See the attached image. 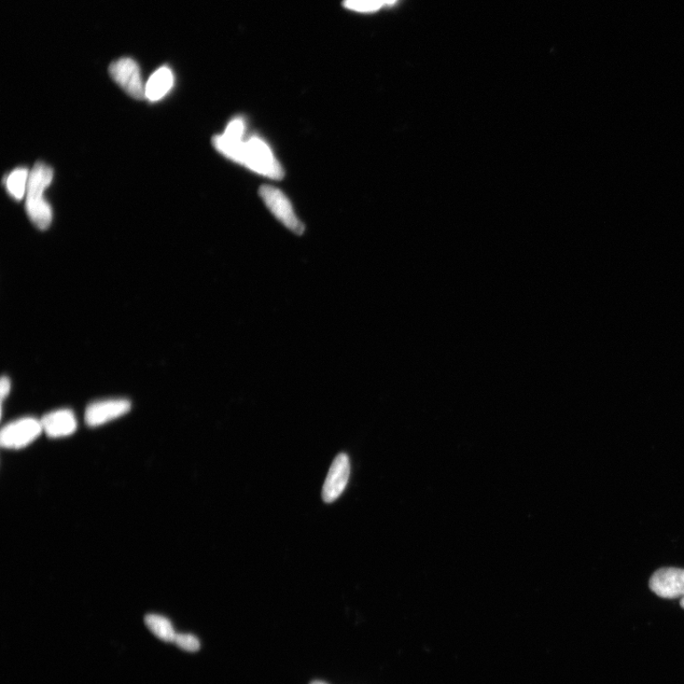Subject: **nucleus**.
I'll return each instance as SVG.
<instances>
[{"instance_id":"obj_1","label":"nucleus","mask_w":684,"mask_h":684,"mask_svg":"<svg viewBox=\"0 0 684 684\" xmlns=\"http://www.w3.org/2000/svg\"><path fill=\"white\" fill-rule=\"evenodd\" d=\"M244 137V134L226 131L214 136L213 143L223 157L246 166L250 171L274 180L283 179V166L267 143L259 137H251L248 141H245Z\"/></svg>"},{"instance_id":"obj_2","label":"nucleus","mask_w":684,"mask_h":684,"mask_svg":"<svg viewBox=\"0 0 684 684\" xmlns=\"http://www.w3.org/2000/svg\"><path fill=\"white\" fill-rule=\"evenodd\" d=\"M52 178V167L44 163H36L30 172L28 183L26 212L34 225L41 230L48 229L52 221V209L44 197Z\"/></svg>"},{"instance_id":"obj_3","label":"nucleus","mask_w":684,"mask_h":684,"mask_svg":"<svg viewBox=\"0 0 684 684\" xmlns=\"http://www.w3.org/2000/svg\"><path fill=\"white\" fill-rule=\"evenodd\" d=\"M259 193L272 214L283 222L288 229L298 235L303 233V223L296 216L290 201L281 190L265 185L261 187Z\"/></svg>"},{"instance_id":"obj_4","label":"nucleus","mask_w":684,"mask_h":684,"mask_svg":"<svg viewBox=\"0 0 684 684\" xmlns=\"http://www.w3.org/2000/svg\"><path fill=\"white\" fill-rule=\"evenodd\" d=\"M109 75L118 85L133 99L142 101L146 99V85H144L141 68L132 59H121L111 63Z\"/></svg>"},{"instance_id":"obj_5","label":"nucleus","mask_w":684,"mask_h":684,"mask_svg":"<svg viewBox=\"0 0 684 684\" xmlns=\"http://www.w3.org/2000/svg\"><path fill=\"white\" fill-rule=\"evenodd\" d=\"M44 431L41 422L34 417H25L4 426L0 434V443L7 449H22L30 445Z\"/></svg>"},{"instance_id":"obj_6","label":"nucleus","mask_w":684,"mask_h":684,"mask_svg":"<svg viewBox=\"0 0 684 684\" xmlns=\"http://www.w3.org/2000/svg\"><path fill=\"white\" fill-rule=\"evenodd\" d=\"M350 473V459L346 454H340L334 459L324 484L323 499L326 503H333L343 494Z\"/></svg>"},{"instance_id":"obj_7","label":"nucleus","mask_w":684,"mask_h":684,"mask_svg":"<svg viewBox=\"0 0 684 684\" xmlns=\"http://www.w3.org/2000/svg\"><path fill=\"white\" fill-rule=\"evenodd\" d=\"M649 588L664 599L684 598V569L663 567L655 571L649 580Z\"/></svg>"},{"instance_id":"obj_8","label":"nucleus","mask_w":684,"mask_h":684,"mask_svg":"<svg viewBox=\"0 0 684 684\" xmlns=\"http://www.w3.org/2000/svg\"><path fill=\"white\" fill-rule=\"evenodd\" d=\"M131 407V402L124 398L95 401L86 410V422L90 427L104 425L128 414Z\"/></svg>"},{"instance_id":"obj_9","label":"nucleus","mask_w":684,"mask_h":684,"mask_svg":"<svg viewBox=\"0 0 684 684\" xmlns=\"http://www.w3.org/2000/svg\"><path fill=\"white\" fill-rule=\"evenodd\" d=\"M40 422L44 431L52 439L71 436L77 429L76 415L68 409L51 412L42 417Z\"/></svg>"},{"instance_id":"obj_10","label":"nucleus","mask_w":684,"mask_h":684,"mask_svg":"<svg viewBox=\"0 0 684 684\" xmlns=\"http://www.w3.org/2000/svg\"><path fill=\"white\" fill-rule=\"evenodd\" d=\"M174 85V76L169 67H161L153 73L146 84V100L157 102L171 92Z\"/></svg>"},{"instance_id":"obj_11","label":"nucleus","mask_w":684,"mask_h":684,"mask_svg":"<svg viewBox=\"0 0 684 684\" xmlns=\"http://www.w3.org/2000/svg\"><path fill=\"white\" fill-rule=\"evenodd\" d=\"M146 625L151 633L166 643H174L176 632L172 622L157 614H149L145 618Z\"/></svg>"},{"instance_id":"obj_12","label":"nucleus","mask_w":684,"mask_h":684,"mask_svg":"<svg viewBox=\"0 0 684 684\" xmlns=\"http://www.w3.org/2000/svg\"><path fill=\"white\" fill-rule=\"evenodd\" d=\"M29 177L30 172L25 167H20L8 175L5 185L8 193L13 199L20 201L26 197Z\"/></svg>"},{"instance_id":"obj_13","label":"nucleus","mask_w":684,"mask_h":684,"mask_svg":"<svg viewBox=\"0 0 684 684\" xmlns=\"http://www.w3.org/2000/svg\"><path fill=\"white\" fill-rule=\"evenodd\" d=\"M344 6L358 12H374L379 10L382 4L381 0H346Z\"/></svg>"},{"instance_id":"obj_14","label":"nucleus","mask_w":684,"mask_h":684,"mask_svg":"<svg viewBox=\"0 0 684 684\" xmlns=\"http://www.w3.org/2000/svg\"><path fill=\"white\" fill-rule=\"evenodd\" d=\"M174 643L178 648L188 652H197L201 647L198 638L192 634H176Z\"/></svg>"},{"instance_id":"obj_15","label":"nucleus","mask_w":684,"mask_h":684,"mask_svg":"<svg viewBox=\"0 0 684 684\" xmlns=\"http://www.w3.org/2000/svg\"><path fill=\"white\" fill-rule=\"evenodd\" d=\"M10 390H11V382L7 378V376H3L2 382H0V397H2L3 401L10 394Z\"/></svg>"},{"instance_id":"obj_16","label":"nucleus","mask_w":684,"mask_h":684,"mask_svg":"<svg viewBox=\"0 0 684 684\" xmlns=\"http://www.w3.org/2000/svg\"><path fill=\"white\" fill-rule=\"evenodd\" d=\"M382 5H392L394 4L397 0H381Z\"/></svg>"},{"instance_id":"obj_17","label":"nucleus","mask_w":684,"mask_h":684,"mask_svg":"<svg viewBox=\"0 0 684 684\" xmlns=\"http://www.w3.org/2000/svg\"><path fill=\"white\" fill-rule=\"evenodd\" d=\"M310 684H327V683H326V682H323V681H318V680H317V681H313V682H312V683H310Z\"/></svg>"},{"instance_id":"obj_18","label":"nucleus","mask_w":684,"mask_h":684,"mask_svg":"<svg viewBox=\"0 0 684 684\" xmlns=\"http://www.w3.org/2000/svg\"><path fill=\"white\" fill-rule=\"evenodd\" d=\"M680 607L684 609V598L680 599Z\"/></svg>"}]
</instances>
